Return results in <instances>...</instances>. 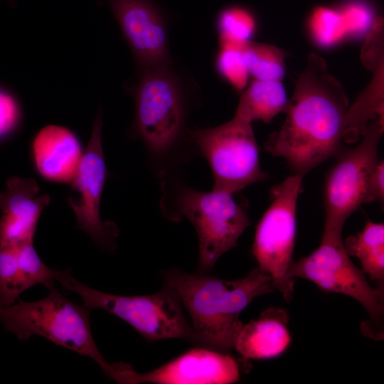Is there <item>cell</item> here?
Returning <instances> with one entry per match:
<instances>
[{
    "mask_svg": "<svg viewBox=\"0 0 384 384\" xmlns=\"http://www.w3.org/2000/svg\"><path fill=\"white\" fill-rule=\"evenodd\" d=\"M113 380L123 384H230L240 377L238 361L210 348L191 349L151 371L140 373L127 363H112Z\"/></svg>",
    "mask_w": 384,
    "mask_h": 384,
    "instance_id": "7c38bea8",
    "label": "cell"
},
{
    "mask_svg": "<svg viewBox=\"0 0 384 384\" xmlns=\"http://www.w3.org/2000/svg\"><path fill=\"white\" fill-rule=\"evenodd\" d=\"M302 177L294 174L271 191L272 203L258 223L253 254L258 267L267 274L274 289L287 302L293 297L294 278L289 275L297 233V204Z\"/></svg>",
    "mask_w": 384,
    "mask_h": 384,
    "instance_id": "52a82bcc",
    "label": "cell"
},
{
    "mask_svg": "<svg viewBox=\"0 0 384 384\" xmlns=\"http://www.w3.org/2000/svg\"><path fill=\"white\" fill-rule=\"evenodd\" d=\"M349 256L357 257L362 272L384 287V225L367 220L362 231L343 242Z\"/></svg>",
    "mask_w": 384,
    "mask_h": 384,
    "instance_id": "d6986e66",
    "label": "cell"
},
{
    "mask_svg": "<svg viewBox=\"0 0 384 384\" xmlns=\"http://www.w3.org/2000/svg\"><path fill=\"white\" fill-rule=\"evenodd\" d=\"M103 120L101 110L95 120L91 137L73 177L72 188L79 198L67 201L75 215L77 227L86 233L101 248L112 251L119 230L112 221H103L100 205L107 170L102 146Z\"/></svg>",
    "mask_w": 384,
    "mask_h": 384,
    "instance_id": "8fae6325",
    "label": "cell"
},
{
    "mask_svg": "<svg viewBox=\"0 0 384 384\" xmlns=\"http://www.w3.org/2000/svg\"><path fill=\"white\" fill-rule=\"evenodd\" d=\"M348 107L341 82L324 58L311 53L287 102L285 120L265 148L284 158L294 174L303 177L343 148Z\"/></svg>",
    "mask_w": 384,
    "mask_h": 384,
    "instance_id": "6da1fadb",
    "label": "cell"
},
{
    "mask_svg": "<svg viewBox=\"0 0 384 384\" xmlns=\"http://www.w3.org/2000/svg\"><path fill=\"white\" fill-rule=\"evenodd\" d=\"M107 5L124 38L142 63L156 66L165 55L166 36L157 9L150 0H97Z\"/></svg>",
    "mask_w": 384,
    "mask_h": 384,
    "instance_id": "4fadbf2b",
    "label": "cell"
},
{
    "mask_svg": "<svg viewBox=\"0 0 384 384\" xmlns=\"http://www.w3.org/2000/svg\"><path fill=\"white\" fill-rule=\"evenodd\" d=\"M285 89L281 81L255 80L240 97L235 117L252 122L270 123L287 105Z\"/></svg>",
    "mask_w": 384,
    "mask_h": 384,
    "instance_id": "ac0fdd59",
    "label": "cell"
},
{
    "mask_svg": "<svg viewBox=\"0 0 384 384\" xmlns=\"http://www.w3.org/2000/svg\"><path fill=\"white\" fill-rule=\"evenodd\" d=\"M21 118L19 103L13 94L0 87V139L11 134Z\"/></svg>",
    "mask_w": 384,
    "mask_h": 384,
    "instance_id": "4316f807",
    "label": "cell"
},
{
    "mask_svg": "<svg viewBox=\"0 0 384 384\" xmlns=\"http://www.w3.org/2000/svg\"><path fill=\"white\" fill-rule=\"evenodd\" d=\"M48 289V295L41 299L23 302L18 298V302L0 308V322L4 329L21 341L41 336L88 356L112 380V365L102 356L92 337L90 324L92 310L69 300L54 284Z\"/></svg>",
    "mask_w": 384,
    "mask_h": 384,
    "instance_id": "277c9868",
    "label": "cell"
},
{
    "mask_svg": "<svg viewBox=\"0 0 384 384\" xmlns=\"http://www.w3.org/2000/svg\"><path fill=\"white\" fill-rule=\"evenodd\" d=\"M308 25L314 41L321 47L334 46L347 37L341 15L337 9L315 7Z\"/></svg>",
    "mask_w": 384,
    "mask_h": 384,
    "instance_id": "7402d4cb",
    "label": "cell"
},
{
    "mask_svg": "<svg viewBox=\"0 0 384 384\" xmlns=\"http://www.w3.org/2000/svg\"><path fill=\"white\" fill-rule=\"evenodd\" d=\"M24 291L16 247L0 245V308L15 303Z\"/></svg>",
    "mask_w": 384,
    "mask_h": 384,
    "instance_id": "cb8c5ba5",
    "label": "cell"
},
{
    "mask_svg": "<svg viewBox=\"0 0 384 384\" xmlns=\"http://www.w3.org/2000/svg\"><path fill=\"white\" fill-rule=\"evenodd\" d=\"M189 137L210 166L213 189L235 194L267 178L260 164L252 122L234 116L214 128L191 130Z\"/></svg>",
    "mask_w": 384,
    "mask_h": 384,
    "instance_id": "ba28073f",
    "label": "cell"
},
{
    "mask_svg": "<svg viewBox=\"0 0 384 384\" xmlns=\"http://www.w3.org/2000/svg\"><path fill=\"white\" fill-rule=\"evenodd\" d=\"M384 199V163L378 162L368 178L363 198V203L375 201L383 203Z\"/></svg>",
    "mask_w": 384,
    "mask_h": 384,
    "instance_id": "83f0119b",
    "label": "cell"
},
{
    "mask_svg": "<svg viewBox=\"0 0 384 384\" xmlns=\"http://www.w3.org/2000/svg\"><path fill=\"white\" fill-rule=\"evenodd\" d=\"M348 36L358 37L367 34L378 17L368 4L353 0L338 9Z\"/></svg>",
    "mask_w": 384,
    "mask_h": 384,
    "instance_id": "d4e9b609",
    "label": "cell"
},
{
    "mask_svg": "<svg viewBox=\"0 0 384 384\" xmlns=\"http://www.w3.org/2000/svg\"><path fill=\"white\" fill-rule=\"evenodd\" d=\"M288 322L289 316L284 309H267L257 320L242 325L234 348L245 358L277 357L286 351L292 341Z\"/></svg>",
    "mask_w": 384,
    "mask_h": 384,
    "instance_id": "2e32d148",
    "label": "cell"
},
{
    "mask_svg": "<svg viewBox=\"0 0 384 384\" xmlns=\"http://www.w3.org/2000/svg\"><path fill=\"white\" fill-rule=\"evenodd\" d=\"M162 210L174 220L186 218L198 241V270L211 269L224 253L235 247L250 222L233 193L212 189L200 191L181 183H163Z\"/></svg>",
    "mask_w": 384,
    "mask_h": 384,
    "instance_id": "3957f363",
    "label": "cell"
},
{
    "mask_svg": "<svg viewBox=\"0 0 384 384\" xmlns=\"http://www.w3.org/2000/svg\"><path fill=\"white\" fill-rule=\"evenodd\" d=\"M40 188L32 178L13 176L0 192V245L17 247L33 242L38 219L49 204L47 194L38 196Z\"/></svg>",
    "mask_w": 384,
    "mask_h": 384,
    "instance_id": "5bb4252c",
    "label": "cell"
},
{
    "mask_svg": "<svg viewBox=\"0 0 384 384\" xmlns=\"http://www.w3.org/2000/svg\"><path fill=\"white\" fill-rule=\"evenodd\" d=\"M164 278L165 287L176 295L191 318L192 340L226 353L234 348L243 325L241 312L254 299L274 289L271 277L259 267L235 280L178 269L166 271Z\"/></svg>",
    "mask_w": 384,
    "mask_h": 384,
    "instance_id": "7a4b0ae2",
    "label": "cell"
},
{
    "mask_svg": "<svg viewBox=\"0 0 384 384\" xmlns=\"http://www.w3.org/2000/svg\"><path fill=\"white\" fill-rule=\"evenodd\" d=\"M217 66L220 74L235 89L242 91L245 87L250 73L240 49L221 47Z\"/></svg>",
    "mask_w": 384,
    "mask_h": 384,
    "instance_id": "484cf974",
    "label": "cell"
},
{
    "mask_svg": "<svg viewBox=\"0 0 384 384\" xmlns=\"http://www.w3.org/2000/svg\"><path fill=\"white\" fill-rule=\"evenodd\" d=\"M134 127L147 151L155 159L169 157L177 143L183 122L176 85L164 71L146 73L136 91Z\"/></svg>",
    "mask_w": 384,
    "mask_h": 384,
    "instance_id": "30bf717a",
    "label": "cell"
},
{
    "mask_svg": "<svg viewBox=\"0 0 384 384\" xmlns=\"http://www.w3.org/2000/svg\"><path fill=\"white\" fill-rule=\"evenodd\" d=\"M342 232L324 230L320 245L310 255L292 262L289 275L314 283L327 292L343 294L361 303L368 318L361 326L366 336L383 338L384 287L374 288L351 261Z\"/></svg>",
    "mask_w": 384,
    "mask_h": 384,
    "instance_id": "5b68a950",
    "label": "cell"
},
{
    "mask_svg": "<svg viewBox=\"0 0 384 384\" xmlns=\"http://www.w3.org/2000/svg\"><path fill=\"white\" fill-rule=\"evenodd\" d=\"M218 26L221 47L240 49L250 41L256 23L252 14L240 7L224 9L219 15Z\"/></svg>",
    "mask_w": 384,
    "mask_h": 384,
    "instance_id": "44dd1931",
    "label": "cell"
},
{
    "mask_svg": "<svg viewBox=\"0 0 384 384\" xmlns=\"http://www.w3.org/2000/svg\"><path fill=\"white\" fill-rule=\"evenodd\" d=\"M383 58L371 70L374 75L368 87L348 107L343 142L355 143L359 140L368 124L382 118L383 113Z\"/></svg>",
    "mask_w": 384,
    "mask_h": 384,
    "instance_id": "e0dca14e",
    "label": "cell"
},
{
    "mask_svg": "<svg viewBox=\"0 0 384 384\" xmlns=\"http://www.w3.org/2000/svg\"><path fill=\"white\" fill-rule=\"evenodd\" d=\"M54 279L67 290L78 294L84 305L100 309L127 322L147 340L192 339L181 303L167 287L150 295L122 296L92 289L75 279L70 269L54 270Z\"/></svg>",
    "mask_w": 384,
    "mask_h": 384,
    "instance_id": "8992f818",
    "label": "cell"
},
{
    "mask_svg": "<svg viewBox=\"0 0 384 384\" xmlns=\"http://www.w3.org/2000/svg\"><path fill=\"white\" fill-rule=\"evenodd\" d=\"M83 151L80 140L68 128L50 124L33 139L32 155L36 170L46 180L71 182Z\"/></svg>",
    "mask_w": 384,
    "mask_h": 384,
    "instance_id": "9a60e30c",
    "label": "cell"
},
{
    "mask_svg": "<svg viewBox=\"0 0 384 384\" xmlns=\"http://www.w3.org/2000/svg\"><path fill=\"white\" fill-rule=\"evenodd\" d=\"M240 51L249 73L255 80L282 81L286 71L284 50L274 45L249 41Z\"/></svg>",
    "mask_w": 384,
    "mask_h": 384,
    "instance_id": "ffe728a7",
    "label": "cell"
},
{
    "mask_svg": "<svg viewBox=\"0 0 384 384\" xmlns=\"http://www.w3.org/2000/svg\"><path fill=\"white\" fill-rule=\"evenodd\" d=\"M384 119L370 122L359 144L342 149L328 171L324 185V230L340 231L347 218L363 204L367 183L378 163V146Z\"/></svg>",
    "mask_w": 384,
    "mask_h": 384,
    "instance_id": "9c48e42d",
    "label": "cell"
},
{
    "mask_svg": "<svg viewBox=\"0 0 384 384\" xmlns=\"http://www.w3.org/2000/svg\"><path fill=\"white\" fill-rule=\"evenodd\" d=\"M33 243L25 242L15 247L25 291L37 284H43L48 288L55 282L54 270L50 269L41 261Z\"/></svg>",
    "mask_w": 384,
    "mask_h": 384,
    "instance_id": "603a6c76",
    "label": "cell"
}]
</instances>
